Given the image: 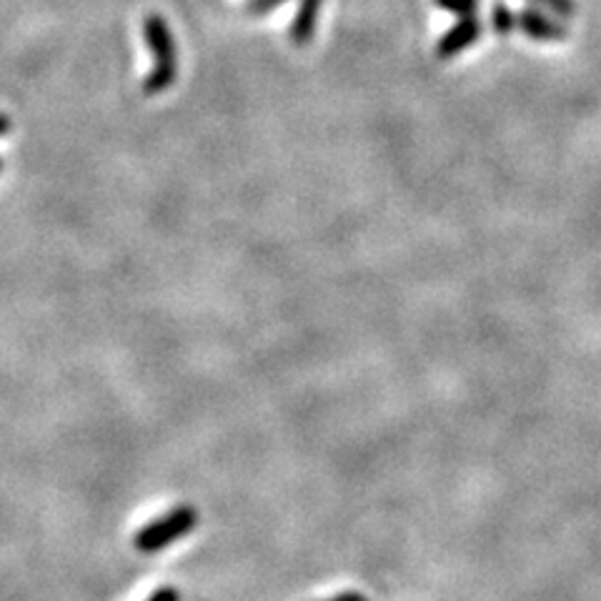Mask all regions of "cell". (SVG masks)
<instances>
[{
  "instance_id": "6da1fadb",
  "label": "cell",
  "mask_w": 601,
  "mask_h": 601,
  "mask_svg": "<svg viewBox=\"0 0 601 601\" xmlns=\"http://www.w3.org/2000/svg\"><path fill=\"white\" fill-rule=\"evenodd\" d=\"M143 33H146V43L151 48V55H153V71L148 73L143 93L155 96V93H163V90H168L178 76L176 43H173V33L163 15H155V13L148 15L143 23Z\"/></svg>"
},
{
  "instance_id": "7a4b0ae2",
  "label": "cell",
  "mask_w": 601,
  "mask_h": 601,
  "mask_svg": "<svg viewBox=\"0 0 601 601\" xmlns=\"http://www.w3.org/2000/svg\"><path fill=\"white\" fill-rule=\"evenodd\" d=\"M196 524H199V514H196L193 506H176L173 512L155 518L153 524H148L143 531L136 534V549L146 551V554L166 549L176 539L188 537L196 529Z\"/></svg>"
},
{
  "instance_id": "3957f363",
  "label": "cell",
  "mask_w": 601,
  "mask_h": 601,
  "mask_svg": "<svg viewBox=\"0 0 601 601\" xmlns=\"http://www.w3.org/2000/svg\"><path fill=\"white\" fill-rule=\"evenodd\" d=\"M481 36V21L474 15H464L454 23V28L443 33L439 43H436V58L439 61H451V58L464 53L466 48H472Z\"/></svg>"
},
{
  "instance_id": "277c9868",
  "label": "cell",
  "mask_w": 601,
  "mask_h": 601,
  "mask_svg": "<svg viewBox=\"0 0 601 601\" xmlns=\"http://www.w3.org/2000/svg\"><path fill=\"white\" fill-rule=\"evenodd\" d=\"M516 28H522L524 36L537 40V43H559V40L566 38V28L562 23L549 18L539 8H524L522 13H516Z\"/></svg>"
},
{
  "instance_id": "5b68a950",
  "label": "cell",
  "mask_w": 601,
  "mask_h": 601,
  "mask_svg": "<svg viewBox=\"0 0 601 601\" xmlns=\"http://www.w3.org/2000/svg\"><path fill=\"white\" fill-rule=\"evenodd\" d=\"M321 8H324V0H301L299 3V11H296V18L291 23V43L296 48L309 46L314 40Z\"/></svg>"
},
{
  "instance_id": "8992f818",
  "label": "cell",
  "mask_w": 601,
  "mask_h": 601,
  "mask_svg": "<svg viewBox=\"0 0 601 601\" xmlns=\"http://www.w3.org/2000/svg\"><path fill=\"white\" fill-rule=\"evenodd\" d=\"M491 26H493V30L499 33V36H509V33H512L516 28V13L509 5H504V3L493 5Z\"/></svg>"
},
{
  "instance_id": "52a82bcc",
  "label": "cell",
  "mask_w": 601,
  "mask_h": 601,
  "mask_svg": "<svg viewBox=\"0 0 601 601\" xmlns=\"http://www.w3.org/2000/svg\"><path fill=\"white\" fill-rule=\"evenodd\" d=\"M434 5L443 8V11L459 15V18H464V15H474L476 8H479V0H434Z\"/></svg>"
},
{
  "instance_id": "ba28073f",
  "label": "cell",
  "mask_w": 601,
  "mask_h": 601,
  "mask_svg": "<svg viewBox=\"0 0 601 601\" xmlns=\"http://www.w3.org/2000/svg\"><path fill=\"white\" fill-rule=\"evenodd\" d=\"M531 3L547 8V11L559 15V18H574V15H576L574 0H531Z\"/></svg>"
},
{
  "instance_id": "9c48e42d",
  "label": "cell",
  "mask_w": 601,
  "mask_h": 601,
  "mask_svg": "<svg viewBox=\"0 0 601 601\" xmlns=\"http://www.w3.org/2000/svg\"><path fill=\"white\" fill-rule=\"evenodd\" d=\"M281 3H286V0H249V13L253 15H266L274 11V8H278Z\"/></svg>"
},
{
  "instance_id": "30bf717a",
  "label": "cell",
  "mask_w": 601,
  "mask_h": 601,
  "mask_svg": "<svg viewBox=\"0 0 601 601\" xmlns=\"http://www.w3.org/2000/svg\"><path fill=\"white\" fill-rule=\"evenodd\" d=\"M148 601H180V599H178V591L176 589L163 587V589L155 591V594L151 599H148Z\"/></svg>"
},
{
  "instance_id": "8fae6325",
  "label": "cell",
  "mask_w": 601,
  "mask_h": 601,
  "mask_svg": "<svg viewBox=\"0 0 601 601\" xmlns=\"http://www.w3.org/2000/svg\"><path fill=\"white\" fill-rule=\"evenodd\" d=\"M326 601H368V599L361 597V594H353V591H346V594H339V597L326 599Z\"/></svg>"
},
{
  "instance_id": "7c38bea8",
  "label": "cell",
  "mask_w": 601,
  "mask_h": 601,
  "mask_svg": "<svg viewBox=\"0 0 601 601\" xmlns=\"http://www.w3.org/2000/svg\"><path fill=\"white\" fill-rule=\"evenodd\" d=\"M11 130V118L8 115H0V136H5Z\"/></svg>"
},
{
  "instance_id": "4fadbf2b",
  "label": "cell",
  "mask_w": 601,
  "mask_h": 601,
  "mask_svg": "<svg viewBox=\"0 0 601 601\" xmlns=\"http://www.w3.org/2000/svg\"><path fill=\"white\" fill-rule=\"evenodd\" d=\"M0 171H3V161H0Z\"/></svg>"
}]
</instances>
